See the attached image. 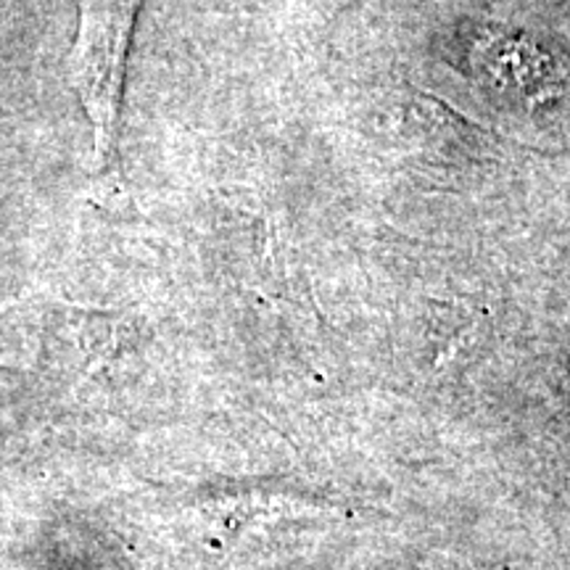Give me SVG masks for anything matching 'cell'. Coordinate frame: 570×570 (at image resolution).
Listing matches in <instances>:
<instances>
[{
  "instance_id": "cell-1",
  "label": "cell",
  "mask_w": 570,
  "mask_h": 570,
  "mask_svg": "<svg viewBox=\"0 0 570 570\" xmlns=\"http://www.w3.org/2000/svg\"><path fill=\"white\" fill-rule=\"evenodd\" d=\"M142 0H77V38L67 71L92 130V164L109 173L119 159L127 56Z\"/></svg>"
}]
</instances>
